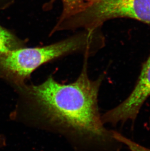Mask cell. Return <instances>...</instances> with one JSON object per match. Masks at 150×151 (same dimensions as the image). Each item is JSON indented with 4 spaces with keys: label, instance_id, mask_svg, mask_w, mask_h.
<instances>
[{
    "label": "cell",
    "instance_id": "cell-3",
    "mask_svg": "<svg viewBox=\"0 0 150 151\" xmlns=\"http://www.w3.org/2000/svg\"><path fill=\"white\" fill-rule=\"evenodd\" d=\"M79 16V23L89 30L107 20L131 19L150 25V0H96Z\"/></svg>",
    "mask_w": 150,
    "mask_h": 151
},
{
    "label": "cell",
    "instance_id": "cell-6",
    "mask_svg": "<svg viewBox=\"0 0 150 151\" xmlns=\"http://www.w3.org/2000/svg\"><path fill=\"white\" fill-rule=\"evenodd\" d=\"M19 40L11 32L0 26V53L21 48Z\"/></svg>",
    "mask_w": 150,
    "mask_h": 151
},
{
    "label": "cell",
    "instance_id": "cell-2",
    "mask_svg": "<svg viewBox=\"0 0 150 151\" xmlns=\"http://www.w3.org/2000/svg\"><path fill=\"white\" fill-rule=\"evenodd\" d=\"M92 34L78 36L44 47L20 48L0 53V70L21 87L38 68L89 44Z\"/></svg>",
    "mask_w": 150,
    "mask_h": 151
},
{
    "label": "cell",
    "instance_id": "cell-5",
    "mask_svg": "<svg viewBox=\"0 0 150 151\" xmlns=\"http://www.w3.org/2000/svg\"><path fill=\"white\" fill-rule=\"evenodd\" d=\"M64 9L61 20L72 18L85 12L96 0H61Z\"/></svg>",
    "mask_w": 150,
    "mask_h": 151
},
{
    "label": "cell",
    "instance_id": "cell-4",
    "mask_svg": "<svg viewBox=\"0 0 150 151\" xmlns=\"http://www.w3.org/2000/svg\"><path fill=\"white\" fill-rule=\"evenodd\" d=\"M150 96V55L142 67L140 75L133 91L119 105L101 116L104 124L116 125L135 121L144 103Z\"/></svg>",
    "mask_w": 150,
    "mask_h": 151
},
{
    "label": "cell",
    "instance_id": "cell-1",
    "mask_svg": "<svg viewBox=\"0 0 150 151\" xmlns=\"http://www.w3.org/2000/svg\"><path fill=\"white\" fill-rule=\"evenodd\" d=\"M86 66L85 62L73 83L61 84L50 77L39 85L22 86L24 108L36 125L71 142L86 143L98 151H120L122 144L115 138L114 131L104 126L99 114L98 94L102 77L90 80Z\"/></svg>",
    "mask_w": 150,
    "mask_h": 151
},
{
    "label": "cell",
    "instance_id": "cell-7",
    "mask_svg": "<svg viewBox=\"0 0 150 151\" xmlns=\"http://www.w3.org/2000/svg\"><path fill=\"white\" fill-rule=\"evenodd\" d=\"M114 137L122 144L125 145L131 151H150V148L141 145L116 132H114Z\"/></svg>",
    "mask_w": 150,
    "mask_h": 151
}]
</instances>
